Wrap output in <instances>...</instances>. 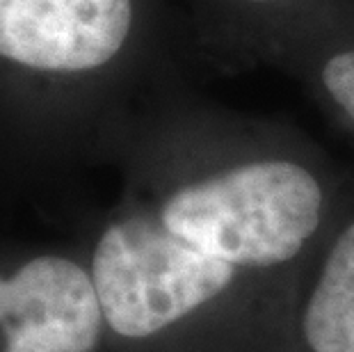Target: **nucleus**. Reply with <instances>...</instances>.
<instances>
[{
    "instance_id": "f257e3e1",
    "label": "nucleus",
    "mask_w": 354,
    "mask_h": 352,
    "mask_svg": "<svg viewBox=\"0 0 354 352\" xmlns=\"http://www.w3.org/2000/svg\"><path fill=\"white\" fill-rule=\"evenodd\" d=\"M350 194L299 140L206 117L180 140L160 192L145 206L208 257L295 286Z\"/></svg>"
},
{
    "instance_id": "f03ea898",
    "label": "nucleus",
    "mask_w": 354,
    "mask_h": 352,
    "mask_svg": "<svg viewBox=\"0 0 354 352\" xmlns=\"http://www.w3.org/2000/svg\"><path fill=\"white\" fill-rule=\"evenodd\" d=\"M105 336L128 352H283L295 286L208 257L149 208L115 217L89 261Z\"/></svg>"
},
{
    "instance_id": "7ed1b4c3",
    "label": "nucleus",
    "mask_w": 354,
    "mask_h": 352,
    "mask_svg": "<svg viewBox=\"0 0 354 352\" xmlns=\"http://www.w3.org/2000/svg\"><path fill=\"white\" fill-rule=\"evenodd\" d=\"M5 352H99L105 318L89 268L44 254L10 279L0 277V323Z\"/></svg>"
},
{
    "instance_id": "20e7f679",
    "label": "nucleus",
    "mask_w": 354,
    "mask_h": 352,
    "mask_svg": "<svg viewBox=\"0 0 354 352\" xmlns=\"http://www.w3.org/2000/svg\"><path fill=\"white\" fill-rule=\"evenodd\" d=\"M131 28L133 0H0V55L37 71L99 69Z\"/></svg>"
},
{
    "instance_id": "39448f33",
    "label": "nucleus",
    "mask_w": 354,
    "mask_h": 352,
    "mask_svg": "<svg viewBox=\"0 0 354 352\" xmlns=\"http://www.w3.org/2000/svg\"><path fill=\"white\" fill-rule=\"evenodd\" d=\"M283 352H354V194L297 277Z\"/></svg>"
},
{
    "instance_id": "423d86ee",
    "label": "nucleus",
    "mask_w": 354,
    "mask_h": 352,
    "mask_svg": "<svg viewBox=\"0 0 354 352\" xmlns=\"http://www.w3.org/2000/svg\"><path fill=\"white\" fill-rule=\"evenodd\" d=\"M313 80L327 108L354 131V39L322 50L313 64Z\"/></svg>"
},
{
    "instance_id": "0eeeda50",
    "label": "nucleus",
    "mask_w": 354,
    "mask_h": 352,
    "mask_svg": "<svg viewBox=\"0 0 354 352\" xmlns=\"http://www.w3.org/2000/svg\"><path fill=\"white\" fill-rule=\"evenodd\" d=\"M229 3L240 5V7H250V10H266V7L281 5L283 0H229Z\"/></svg>"
}]
</instances>
